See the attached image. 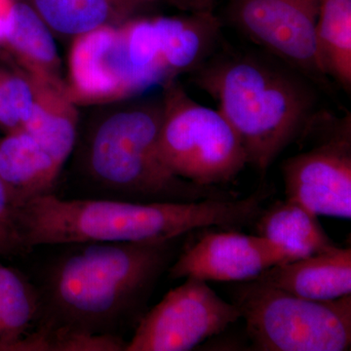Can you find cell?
I'll list each match as a JSON object with an SVG mask.
<instances>
[{
	"mask_svg": "<svg viewBox=\"0 0 351 351\" xmlns=\"http://www.w3.org/2000/svg\"><path fill=\"white\" fill-rule=\"evenodd\" d=\"M175 243L176 239L69 244L38 287L36 328L122 336L144 315L157 281L172 263Z\"/></svg>",
	"mask_w": 351,
	"mask_h": 351,
	"instance_id": "cell-1",
	"label": "cell"
},
{
	"mask_svg": "<svg viewBox=\"0 0 351 351\" xmlns=\"http://www.w3.org/2000/svg\"><path fill=\"white\" fill-rule=\"evenodd\" d=\"M262 199L248 197L135 202L62 199L53 193L27 201L14 212L21 250L84 242L161 241L202 228H243L257 219Z\"/></svg>",
	"mask_w": 351,
	"mask_h": 351,
	"instance_id": "cell-2",
	"label": "cell"
},
{
	"mask_svg": "<svg viewBox=\"0 0 351 351\" xmlns=\"http://www.w3.org/2000/svg\"><path fill=\"white\" fill-rule=\"evenodd\" d=\"M197 86L218 101L247 161L265 173L313 125L315 97L298 76L253 55H221L195 71Z\"/></svg>",
	"mask_w": 351,
	"mask_h": 351,
	"instance_id": "cell-3",
	"label": "cell"
},
{
	"mask_svg": "<svg viewBox=\"0 0 351 351\" xmlns=\"http://www.w3.org/2000/svg\"><path fill=\"white\" fill-rule=\"evenodd\" d=\"M162 103L113 113L88 138L84 165L97 186L135 202L228 199L232 193L178 177L161 157Z\"/></svg>",
	"mask_w": 351,
	"mask_h": 351,
	"instance_id": "cell-4",
	"label": "cell"
},
{
	"mask_svg": "<svg viewBox=\"0 0 351 351\" xmlns=\"http://www.w3.org/2000/svg\"><path fill=\"white\" fill-rule=\"evenodd\" d=\"M233 304L254 350H350L351 294L317 301L254 279L235 287Z\"/></svg>",
	"mask_w": 351,
	"mask_h": 351,
	"instance_id": "cell-5",
	"label": "cell"
},
{
	"mask_svg": "<svg viewBox=\"0 0 351 351\" xmlns=\"http://www.w3.org/2000/svg\"><path fill=\"white\" fill-rule=\"evenodd\" d=\"M162 108L159 149L175 175L202 186L237 179L248 164L246 152L219 110L191 99L174 80L166 82Z\"/></svg>",
	"mask_w": 351,
	"mask_h": 351,
	"instance_id": "cell-6",
	"label": "cell"
},
{
	"mask_svg": "<svg viewBox=\"0 0 351 351\" xmlns=\"http://www.w3.org/2000/svg\"><path fill=\"white\" fill-rule=\"evenodd\" d=\"M240 318L239 308L208 285L186 278L145 313L126 351H188L221 334Z\"/></svg>",
	"mask_w": 351,
	"mask_h": 351,
	"instance_id": "cell-7",
	"label": "cell"
},
{
	"mask_svg": "<svg viewBox=\"0 0 351 351\" xmlns=\"http://www.w3.org/2000/svg\"><path fill=\"white\" fill-rule=\"evenodd\" d=\"M317 144L282 164L286 197L314 214L351 219L350 115L328 124Z\"/></svg>",
	"mask_w": 351,
	"mask_h": 351,
	"instance_id": "cell-8",
	"label": "cell"
},
{
	"mask_svg": "<svg viewBox=\"0 0 351 351\" xmlns=\"http://www.w3.org/2000/svg\"><path fill=\"white\" fill-rule=\"evenodd\" d=\"M318 7L319 0H230L228 18L284 63L324 80L316 41Z\"/></svg>",
	"mask_w": 351,
	"mask_h": 351,
	"instance_id": "cell-9",
	"label": "cell"
},
{
	"mask_svg": "<svg viewBox=\"0 0 351 351\" xmlns=\"http://www.w3.org/2000/svg\"><path fill=\"white\" fill-rule=\"evenodd\" d=\"M291 261L287 252L261 235L223 228L203 233L171 263L168 272L172 279L245 282Z\"/></svg>",
	"mask_w": 351,
	"mask_h": 351,
	"instance_id": "cell-10",
	"label": "cell"
},
{
	"mask_svg": "<svg viewBox=\"0 0 351 351\" xmlns=\"http://www.w3.org/2000/svg\"><path fill=\"white\" fill-rule=\"evenodd\" d=\"M69 75L66 94L75 104L119 100L143 90L124 54L119 25L75 36Z\"/></svg>",
	"mask_w": 351,
	"mask_h": 351,
	"instance_id": "cell-11",
	"label": "cell"
},
{
	"mask_svg": "<svg viewBox=\"0 0 351 351\" xmlns=\"http://www.w3.org/2000/svg\"><path fill=\"white\" fill-rule=\"evenodd\" d=\"M256 279L307 299H339L351 294V248L334 245L314 255L274 265Z\"/></svg>",
	"mask_w": 351,
	"mask_h": 351,
	"instance_id": "cell-12",
	"label": "cell"
},
{
	"mask_svg": "<svg viewBox=\"0 0 351 351\" xmlns=\"http://www.w3.org/2000/svg\"><path fill=\"white\" fill-rule=\"evenodd\" d=\"M61 166L25 130L0 138V177L14 208L52 193Z\"/></svg>",
	"mask_w": 351,
	"mask_h": 351,
	"instance_id": "cell-13",
	"label": "cell"
},
{
	"mask_svg": "<svg viewBox=\"0 0 351 351\" xmlns=\"http://www.w3.org/2000/svg\"><path fill=\"white\" fill-rule=\"evenodd\" d=\"M152 21L167 82L174 80L178 73L197 71L206 63L221 34L213 12H193L191 17Z\"/></svg>",
	"mask_w": 351,
	"mask_h": 351,
	"instance_id": "cell-14",
	"label": "cell"
},
{
	"mask_svg": "<svg viewBox=\"0 0 351 351\" xmlns=\"http://www.w3.org/2000/svg\"><path fill=\"white\" fill-rule=\"evenodd\" d=\"M29 77L36 90V101L32 117L22 130L27 132L63 167L75 145L77 113L75 103L66 94V86Z\"/></svg>",
	"mask_w": 351,
	"mask_h": 351,
	"instance_id": "cell-15",
	"label": "cell"
},
{
	"mask_svg": "<svg viewBox=\"0 0 351 351\" xmlns=\"http://www.w3.org/2000/svg\"><path fill=\"white\" fill-rule=\"evenodd\" d=\"M258 235L287 252L292 261L314 255L336 245L318 216L294 199L276 201L256 221Z\"/></svg>",
	"mask_w": 351,
	"mask_h": 351,
	"instance_id": "cell-16",
	"label": "cell"
},
{
	"mask_svg": "<svg viewBox=\"0 0 351 351\" xmlns=\"http://www.w3.org/2000/svg\"><path fill=\"white\" fill-rule=\"evenodd\" d=\"M5 43L27 75L41 82L66 86L61 80V64L51 29L24 1H14Z\"/></svg>",
	"mask_w": 351,
	"mask_h": 351,
	"instance_id": "cell-17",
	"label": "cell"
},
{
	"mask_svg": "<svg viewBox=\"0 0 351 351\" xmlns=\"http://www.w3.org/2000/svg\"><path fill=\"white\" fill-rule=\"evenodd\" d=\"M316 41L323 75L350 91L351 0H319Z\"/></svg>",
	"mask_w": 351,
	"mask_h": 351,
	"instance_id": "cell-18",
	"label": "cell"
},
{
	"mask_svg": "<svg viewBox=\"0 0 351 351\" xmlns=\"http://www.w3.org/2000/svg\"><path fill=\"white\" fill-rule=\"evenodd\" d=\"M51 31L77 36L131 20L112 0H23Z\"/></svg>",
	"mask_w": 351,
	"mask_h": 351,
	"instance_id": "cell-19",
	"label": "cell"
},
{
	"mask_svg": "<svg viewBox=\"0 0 351 351\" xmlns=\"http://www.w3.org/2000/svg\"><path fill=\"white\" fill-rule=\"evenodd\" d=\"M39 306L38 287L0 263V351H9L36 327Z\"/></svg>",
	"mask_w": 351,
	"mask_h": 351,
	"instance_id": "cell-20",
	"label": "cell"
},
{
	"mask_svg": "<svg viewBox=\"0 0 351 351\" xmlns=\"http://www.w3.org/2000/svg\"><path fill=\"white\" fill-rule=\"evenodd\" d=\"M127 343L117 335L36 328L11 346L10 351H126Z\"/></svg>",
	"mask_w": 351,
	"mask_h": 351,
	"instance_id": "cell-21",
	"label": "cell"
},
{
	"mask_svg": "<svg viewBox=\"0 0 351 351\" xmlns=\"http://www.w3.org/2000/svg\"><path fill=\"white\" fill-rule=\"evenodd\" d=\"M36 90L29 75L0 69V127L8 132L21 130L32 117Z\"/></svg>",
	"mask_w": 351,
	"mask_h": 351,
	"instance_id": "cell-22",
	"label": "cell"
},
{
	"mask_svg": "<svg viewBox=\"0 0 351 351\" xmlns=\"http://www.w3.org/2000/svg\"><path fill=\"white\" fill-rule=\"evenodd\" d=\"M19 253L22 250L16 232L14 208L0 177V256L7 257Z\"/></svg>",
	"mask_w": 351,
	"mask_h": 351,
	"instance_id": "cell-23",
	"label": "cell"
},
{
	"mask_svg": "<svg viewBox=\"0 0 351 351\" xmlns=\"http://www.w3.org/2000/svg\"><path fill=\"white\" fill-rule=\"evenodd\" d=\"M120 10L130 19L135 18L138 13L144 12L152 8L156 3L157 0H112Z\"/></svg>",
	"mask_w": 351,
	"mask_h": 351,
	"instance_id": "cell-24",
	"label": "cell"
},
{
	"mask_svg": "<svg viewBox=\"0 0 351 351\" xmlns=\"http://www.w3.org/2000/svg\"><path fill=\"white\" fill-rule=\"evenodd\" d=\"M14 1L0 0V43H3L10 23Z\"/></svg>",
	"mask_w": 351,
	"mask_h": 351,
	"instance_id": "cell-25",
	"label": "cell"
},
{
	"mask_svg": "<svg viewBox=\"0 0 351 351\" xmlns=\"http://www.w3.org/2000/svg\"><path fill=\"white\" fill-rule=\"evenodd\" d=\"M193 12H213L214 0H176Z\"/></svg>",
	"mask_w": 351,
	"mask_h": 351,
	"instance_id": "cell-26",
	"label": "cell"
}]
</instances>
